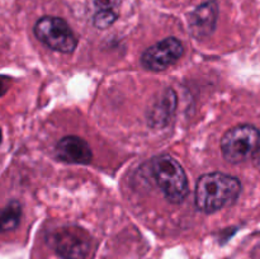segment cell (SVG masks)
<instances>
[{
	"label": "cell",
	"mask_w": 260,
	"mask_h": 259,
	"mask_svg": "<svg viewBox=\"0 0 260 259\" xmlns=\"http://www.w3.org/2000/svg\"><path fill=\"white\" fill-rule=\"evenodd\" d=\"M218 17V5L215 0H208L196 8L189 15L190 35L197 40H203L212 35Z\"/></svg>",
	"instance_id": "7"
},
{
	"label": "cell",
	"mask_w": 260,
	"mask_h": 259,
	"mask_svg": "<svg viewBox=\"0 0 260 259\" xmlns=\"http://www.w3.org/2000/svg\"><path fill=\"white\" fill-rule=\"evenodd\" d=\"M151 174L165 198L172 203L183 202L189 193L184 169L170 155H159L152 159Z\"/></svg>",
	"instance_id": "2"
},
{
	"label": "cell",
	"mask_w": 260,
	"mask_h": 259,
	"mask_svg": "<svg viewBox=\"0 0 260 259\" xmlns=\"http://www.w3.org/2000/svg\"><path fill=\"white\" fill-rule=\"evenodd\" d=\"M38 41L53 51L71 53L78 46V38L70 25L58 17H42L33 28Z\"/></svg>",
	"instance_id": "4"
},
{
	"label": "cell",
	"mask_w": 260,
	"mask_h": 259,
	"mask_svg": "<svg viewBox=\"0 0 260 259\" xmlns=\"http://www.w3.org/2000/svg\"><path fill=\"white\" fill-rule=\"evenodd\" d=\"M51 248L63 259H84L90 250V238L76 226H62L48 235Z\"/></svg>",
	"instance_id": "5"
},
{
	"label": "cell",
	"mask_w": 260,
	"mask_h": 259,
	"mask_svg": "<svg viewBox=\"0 0 260 259\" xmlns=\"http://www.w3.org/2000/svg\"><path fill=\"white\" fill-rule=\"evenodd\" d=\"M260 146V131L251 124H239L229 130L221 140V152L226 161L239 164L251 157Z\"/></svg>",
	"instance_id": "3"
},
{
	"label": "cell",
	"mask_w": 260,
	"mask_h": 259,
	"mask_svg": "<svg viewBox=\"0 0 260 259\" xmlns=\"http://www.w3.org/2000/svg\"><path fill=\"white\" fill-rule=\"evenodd\" d=\"M10 83H12L10 78H8V76H4V75H0V96L7 94L8 89H9L10 86Z\"/></svg>",
	"instance_id": "12"
},
{
	"label": "cell",
	"mask_w": 260,
	"mask_h": 259,
	"mask_svg": "<svg viewBox=\"0 0 260 259\" xmlns=\"http://www.w3.org/2000/svg\"><path fill=\"white\" fill-rule=\"evenodd\" d=\"M117 13L112 8H106V9H98V12L94 14L93 24L99 29H106L111 27L117 20Z\"/></svg>",
	"instance_id": "11"
},
{
	"label": "cell",
	"mask_w": 260,
	"mask_h": 259,
	"mask_svg": "<svg viewBox=\"0 0 260 259\" xmlns=\"http://www.w3.org/2000/svg\"><path fill=\"white\" fill-rule=\"evenodd\" d=\"M22 218V205L12 200L4 207H0V233L13 231L19 226Z\"/></svg>",
	"instance_id": "10"
},
{
	"label": "cell",
	"mask_w": 260,
	"mask_h": 259,
	"mask_svg": "<svg viewBox=\"0 0 260 259\" xmlns=\"http://www.w3.org/2000/svg\"><path fill=\"white\" fill-rule=\"evenodd\" d=\"M241 193L238 178L215 172L202 175L196 184V206L200 211L212 213L231 206Z\"/></svg>",
	"instance_id": "1"
},
{
	"label": "cell",
	"mask_w": 260,
	"mask_h": 259,
	"mask_svg": "<svg viewBox=\"0 0 260 259\" xmlns=\"http://www.w3.org/2000/svg\"><path fill=\"white\" fill-rule=\"evenodd\" d=\"M251 159H253V164L254 167L256 168V169L260 172V146L256 149V151L254 152V155L251 156Z\"/></svg>",
	"instance_id": "13"
},
{
	"label": "cell",
	"mask_w": 260,
	"mask_h": 259,
	"mask_svg": "<svg viewBox=\"0 0 260 259\" xmlns=\"http://www.w3.org/2000/svg\"><path fill=\"white\" fill-rule=\"evenodd\" d=\"M178 96L173 89H167L154 103L147 114V123L152 128H164L173 119L177 109Z\"/></svg>",
	"instance_id": "9"
},
{
	"label": "cell",
	"mask_w": 260,
	"mask_h": 259,
	"mask_svg": "<svg viewBox=\"0 0 260 259\" xmlns=\"http://www.w3.org/2000/svg\"><path fill=\"white\" fill-rule=\"evenodd\" d=\"M0 141H2V131H0Z\"/></svg>",
	"instance_id": "14"
},
{
	"label": "cell",
	"mask_w": 260,
	"mask_h": 259,
	"mask_svg": "<svg viewBox=\"0 0 260 259\" xmlns=\"http://www.w3.org/2000/svg\"><path fill=\"white\" fill-rule=\"evenodd\" d=\"M184 53L182 42L175 37H168L150 46L141 56V63L146 70L162 71L174 65Z\"/></svg>",
	"instance_id": "6"
},
{
	"label": "cell",
	"mask_w": 260,
	"mask_h": 259,
	"mask_svg": "<svg viewBox=\"0 0 260 259\" xmlns=\"http://www.w3.org/2000/svg\"><path fill=\"white\" fill-rule=\"evenodd\" d=\"M56 155L61 161L70 164H89L93 159L88 142L79 136H66L56 145Z\"/></svg>",
	"instance_id": "8"
}]
</instances>
